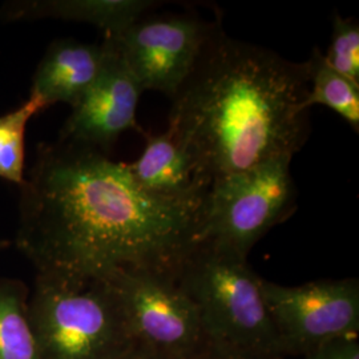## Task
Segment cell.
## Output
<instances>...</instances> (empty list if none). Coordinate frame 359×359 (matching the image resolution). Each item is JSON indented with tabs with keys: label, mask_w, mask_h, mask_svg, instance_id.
<instances>
[{
	"label": "cell",
	"mask_w": 359,
	"mask_h": 359,
	"mask_svg": "<svg viewBox=\"0 0 359 359\" xmlns=\"http://www.w3.org/2000/svg\"><path fill=\"white\" fill-rule=\"evenodd\" d=\"M28 317L41 359H117L136 344L108 281L36 277Z\"/></svg>",
	"instance_id": "obj_4"
},
{
	"label": "cell",
	"mask_w": 359,
	"mask_h": 359,
	"mask_svg": "<svg viewBox=\"0 0 359 359\" xmlns=\"http://www.w3.org/2000/svg\"><path fill=\"white\" fill-rule=\"evenodd\" d=\"M304 359H359L358 337L327 341L304 354Z\"/></svg>",
	"instance_id": "obj_17"
},
{
	"label": "cell",
	"mask_w": 359,
	"mask_h": 359,
	"mask_svg": "<svg viewBox=\"0 0 359 359\" xmlns=\"http://www.w3.org/2000/svg\"><path fill=\"white\" fill-rule=\"evenodd\" d=\"M117 359H175L142 344H135L126 354Z\"/></svg>",
	"instance_id": "obj_18"
},
{
	"label": "cell",
	"mask_w": 359,
	"mask_h": 359,
	"mask_svg": "<svg viewBox=\"0 0 359 359\" xmlns=\"http://www.w3.org/2000/svg\"><path fill=\"white\" fill-rule=\"evenodd\" d=\"M309 62L231 39L219 23L170 97L168 132L215 180L301 151L310 133Z\"/></svg>",
	"instance_id": "obj_2"
},
{
	"label": "cell",
	"mask_w": 359,
	"mask_h": 359,
	"mask_svg": "<svg viewBox=\"0 0 359 359\" xmlns=\"http://www.w3.org/2000/svg\"><path fill=\"white\" fill-rule=\"evenodd\" d=\"M135 342L175 359H196L209 346L198 310L175 273L121 270L108 280Z\"/></svg>",
	"instance_id": "obj_6"
},
{
	"label": "cell",
	"mask_w": 359,
	"mask_h": 359,
	"mask_svg": "<svg viewBox=\"0 0 359 359\" xmlns=\"http://www.w3.org/2000/svg\"><path fill=\"white\" fill-rule=\"evenodd\" d=\"M0 359H41L28 317V290L0 278Z\"/></svg>",
	"instance_id": "obj_13"
},
{
	"label": "cell",
	"mask_w": 359,
	"mask_h": 359,
	"mask_svg": "<svg viewBox=\"0 0 359 359\" xmlns=\"http://www.w3.org/2000/svg\"><path fill=\"white\" fill-rule=\"evenodd\" d=\"M156 6L151 0H36L13 1L0 11V20L60 19L83 22L114 36L140 20Z\"/></svg>",
	"instance_id": "obj_12"
},
{
	"label": "cell",
	"mask_w": 359,
	"mask_h": 359,
	"mask_svg": "<svg viewBox=\"0 0 359 359\" xmlns=\"http://www.w3.org/2000/svg\"><path fill=\"white\" fill-rule=\"evenodd\" d=\"M248 257L200 241L181 262L176 281L192 299L209 346L249 359H283L278 334Z\"/></svg>",
	"instance_id": "obj_3"
},
{
	"label": "cell",
	"mask_w": 359,
	"mask_h": 359,
	"mask_svg": "<svg viewBox=\"0 0 359 359\" xmlns=\"http://www.w3.org/2000/svg\"><path fill=\"white\" fill-rule=\"evenodd\" d=\"M261 292L285 355H304L327 341L359 335L357 278L301 286L261 280Z\"/></svg>",
	"instance_id": "obj_7"
},
{
	"label": "cell",
	"mask_w": 359,
	"mask_h": 359,
	"mask_svg": "<svg viewBox=\"0 0 359 359\" xmlns=\"http://www.w3.org/2000/svg\"><path fill=\"white\" fill-rule=\"evenodd\" d=\"M221 23L194 13L142 16L123 32L105 36L144 90L172 97L189 76L206 40Z\"/></svg>",
	"instance_id": "obj_8"
},
{
	"label": "cell",
	"mask_w": 359,
	"mask_h": 359,
	"mask_svg": "<svg viewBox=\"0 0 359 359\" xmlns=\"http://www.w3.org/2000/svg\"><path fill=\"white\" fill-rule=\"evenodd\" d=\"M103 69L83 97L72 107L59 140L107 154L128 129L142 130L136 109L142 90L109 39Z\"/></svg>",
	"instance_id": "obj_9"
},
{
	"label": "cell",
	"mask_w": 359,
	"mask_h": 359,
	"mask_svg": "<svg viewBox=\"0 0 359 359\" xmlns=\"http://www.w3.org/2000/svg\"><path fill=\"white\" fill-rule=\"evenodd\" d=\"M107 50L102 44L57 40L47 50L32 79L31 95L48 108L65 103L74 107L100 75Z\"/></svg>",
	"instance_id": "obj_11"
},
{
	"label": "cell",
	"mask_w": 359,
	"mask_h": 359,
	"mask_svg": "<svg viewBox=\"0 0 359 359\" xmlns=\"http://www.w3.org/2000/svg\"><path fill=\"white\" fill-rule=\"evenodd\" d=\"M126 167L142 192L170 204L203 209L210 184L168 130L147 135L142 156Z\"/></svg>",
	"instance_id": "obj_10"
},
{
	"label": "cell",
	"mask_w": 359,
	"mask_h": 359,
	"mask_svg": "<svg viewBox=\"0 0 359 359\" xmlns=\"http://www.w3.org/2000/svg\"><path fill=\"white\" fill-rule=\"evenodd\" d=\"M310 86L305 108L325 105L346 120L350 127L359 132V84L335 72L325 62L322 52L316 47L308 60Z\"/></svg>",
	"instance_id": "obj_14"
},
{
	"label": "cell",
	"mask_w": 359,
	"mask_h": 359,
	"mask_svg": "<svg viewBox=\"0 0 359 359\" xmlns=\"http://www.w3.org/2000/svg\"><path fill=\"white\" fill-rule=\"evenodd\" d=\"M20 189L16 246L36 277L84 283L121 270L176 274L201 241L203 209L142 192L124 163L93 148L40 144Z\"/></svg>",
	"instance_id": "obj_1"
},
{
	"label": "cell",
	"mask_w": 359,
	"mask_h": 359,
	"mask_svg": "<svg viewBox=\"0 0 359 359\" xmlns=\"http://www.w3.org/2000/svg\"><path fill=\"white\" fill-rule=\"evenodd\" d=\"M10 246V241H7V240H0V250L1 249H6V248H8Z\"/></svg>",
	"instance_id": "obj_20"
},
{
	"label": "cell",
	"mask_w": 359,
	"mask_h": 359,
	"mask_svg": "<svg viewBox=\"0 0 359 359\" xmlns=\"http://www.w3.org/2000/svg\"><path fill=\"white\" fill-rule=\"evenodd\" d=\"M292 157H276L249 170L215 180L201 216V241L248 257L252 248L295 209Z\"/></svg>",
	"instance_id": "obj_5"
},
{
	"label": "cell",
	"mask_w": 359,
	"mask_h": 359,
	"mask_svg": "<svg viewBox=\"0 0 359 359\" xmlns=\"http://www.w3.org/2000/svg\"><path fill=\"white\" fill-rule=\"evenodd\" d=\"M196 359H249L245 358L243 355L234 354L231 351H225L217 347L208 346L205 351L201 353Z\"/></svg>",
	"instance_id": "obj_19"
},
{
	"label": "cell",
	"mask_w": 359,
	"mask_h": 359,
	"mask_svg": "<svg viewBox=\"0 0 359 359\" xmlns=\"http://www.w3.org/2000/svg\"><path fill=\"white\" fill-rule=\"evenodd\" d=\"M325 62L339 75L359 84V25L354 18L334 13L332 41Z\"/></svg>",
	"instance_id": "obj_16"
},
{
	"label": "cell",
	"mask_w": 359,
	"mask_h": 359,
	"mask_svg": "<svg viewBox=\"0 0 359 359\" xmlns=\"http://www.w3.org/2000/svg\"><path fill=\"white\" fill-rule=\"evenodd\" d=\"M47 109L35 95L19 108L0 116V179L19 187L25 184V136L29 118Z\"/></svg>",
	"instance_id": "obj_15"
}]
</instances>
